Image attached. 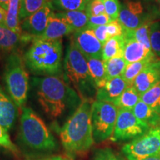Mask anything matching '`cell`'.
<instances>
[{
	"label": "cell",
	"instance_id": "1",
	"mask_svg": "<svg viewBox=\"0 0 160 160\" xmlns=\"http://www.w3.org/2000/svg\"><path fill=\"white\" fill-rule=\"evenodd\" d=\"M31 83L42 111L61 129V124H65L81 105L79 95L62 74L33 77Z\"/></svg>",
	"mask_w": 160,
	"mask_h": 160
},
{
	"label": "cell",
	"instance_id": "2",
	"mask_svg": "<svg viewBox=\"0 0 160 160\" xmlns=\"http://www.w3.org/2000/svg\"><path fill=\"white\" fill-rule=\"evenodd\" d=\"M92 103L91 100H82L75 113L60 129L62 144L70 155L85 153L94 142L91 125Z\"/></svg>",
	"mask_w": 160,
	"mask_h": 160
},
{
	"label": "cell",
	"instance_id": "3",
	"mask_svg": "<svg viewBox=\"0 0 160 160\" xmlns=\"http://www.w3.org/2000/svg\"><path fill=\"white\" fill-rule=\"evenodd\" d=\"M23 59L26 67L34 74L43 77L61 75L62 41L33 38Z\"/></svg>",
	"mask_w": 160,
	"mask_h": 160
},
{
	"label": "cell",
	"instance_id": "4",
	"mask_svg": "<svg viewBox=\"0 0 160 160\" xmlns=\"http://www.w3.org/2000/svg\"><path fill=\"white\" fill-rule=\"evenodd\" d=\"M19 138L23 148L32 153H50L58 148L57 141L45 122L31 108H22Z\"/></svg>",
	"mask_w": 160,
	"mask_h": 160
},
{
	"label": "cell",
	"instance_id": "5",
	"mask_svg": "<svg viewBox=\"0 0 160 160\" xmlns=\"http://www.w3.org/2000/svg\"><path fill=\"white\" fill-rule=\"evenodd\" d=\"M64 77L82 100H91L97 87L90 73L87 59L71 39L63 64Z\"/></svg>",
	"mask_w": 160,
	"mask_h": 160
},
{
	"label": "cell",
	"instance_id": "6",
	"mask_svg": "<svg viewBox=\"0 0 160 160\" xmlns=\"http://www.w3.org/2000/svg\"><path fill=\"white\" fill-rule=\"evenodd\" d=\"M24 59L19 53H12L7 58L4 79L11 98L18 108H22L29 91V77Z\"/></svg>",
	"mask_w": 160,
	"mask_h": 160
},
{
	"label": "cell",
	"instance_id": "7",
	"mask_svg": "<svg viewBox=\"0 0 160 160\" xmlns=\"http://www.w3.org/2000/svg\"><path fill=\"white\" fill-rule=\"evenodd\" d=\"M114 104L95 101L91 105V125L94 142L100 143L112 137L118 116Z\"/></svg>",
	"mask_w": 160,
	"mask_h": 160
},
{
	"label": "cell",
	"instance_id": "8",
	"mask_svg": "<svg viewBox=\"0 0 160 160\" xmlns=\"http://www.w3.org/2000/svg\"><path fill=\"white\" fill-rule=\"evenodd\" d=\"M128 160H144L160 153V125L125 144L122 148Z\"/></svg>",
	"mask_w": 160,
	"mask_h": 160
},
{
	"label": "cell",
	"instance_id": "9",
	"mask_svg": "<svg viewBox=\"0 0 160 160\" xmlns=\"http://www.w3.org/2000/svg\"><path fill=\"white\" fill-rule=\"evenodd\" d=\"M150 128L148 125L137 119L132 110L119 108L111 139L114 142L134 139L145 134Z\"/></svg>",
	"mask_w": 160,
	"mask_h": 160
},
{
	"label": "cell",
	"instance_id": "10",
	"mask_svg": "<svg viewBox=\"0 0 160 160\" xmlns=\"http://www.w3.org/2000/svg\"><path fill=\"white\" fill-rule=\"evenodd\" d=\"M118 20L125 30H136L150 22L148 16L145 13L142 4L139 1H127L122 6Z\"/></svg>",
	"mask_w": 160,
	"mask_h": 160
},
{
	"label": "cell",
	"instance_id": "11",
	"mask_svg": "<svg viewBox=\"0 0 160 160\" xmlns=\"http://www.w3.org/2000/svg\"><path fill=\"white\" fill-rule=\"evenodd\" d=\"M53 13L51 3L26 18L20 22V28L22 34L31 38H39L44 34L49 18Z\"/></svg>",
	"mask_w": 160,
	"mask_h": 160
},
{
	"label": "cell",
	"instance_id": "12",
	"mask_svg": "<svg viewBox=\"0 0 160 160\" xmlns=\"http://www.w3.org/2000/svg\"><path fill=\"white\" fill-rule=\"evenodd\" d=\"M71 39L85 57L102 59L103 45L95 36L93 30L87 28L76 32Z\"/></svg>",
	"mask_w": 160,
	"mask_h": 160
},
{
	"label": "cell",
	"instance_id": "13",
	"mask_svg": "<svg viewBox=\"0 0 160 160\" xmlns=\"http://www.w3.org/2000/svg\"><path fill=\"white\" fill-rule=\"evenodd\" d=\"M160 82V62L159 60L153 62L145 68L133 81V85L140 95Z\"/></svg>",
	"mask_w": 160,
	"mask_h": 160
},
{
	"label": "cell",
	"instance_id": "14",
	"mask_svg": "<svg viewBox=\"0 0 160 160\" xmlns=\"http://www.w3.org/2000/svg\"><path fill=\"white\" fill-rule=\"evenodd\" d=\"M123 36L125 37L123 57L128 64L156 58L155 54L151 50L148 49L145 45L137 41L134 38L125 33Z\"/></svg>",
	"mask_w": 160,
	"mask_h": 160
},
{
	"label": "cell",
	"instance_id": "15",
	"mask_svg": "<svg viewBox=\"0 0 160 160\" xmlns=\"http://www.w3.org/2000/svg\"><path fill=\"white\" fill-rule=\"evenodd\" d=\"M129 87L122 77L109 79L103 87L98 88L96 93L97 101L114 103L125 90Z\"/></svg>",
	"mask_w": 160,
	"mask_h": 160
},
{
	"label": "cell",
	"instance_id": "16",
	"mask_svg": "<svg viewBox=\"0 0 160 160\" xmlns=\"http://www.w3.org/2000/svg\"><path fill=\"white\" fill-rule=\"evenodd\" d=\"M17 106L0 86V125L9 131L17 118Z\"/></svg>",
	"mask_w": 160,
	"mask_h": 160
},
{
	"label": "cell",
	"instance_id": "17",
	"mask_svg": "<svg viewBox=\"0 0 160 160\" xmlns=\"http://www.w3.org/2000/svg\"><path fill=\"white\" fill-rule=\"evenodd\" d=\"M73 33L74 31L73 29L63 19L58 17L53 12L51 17L49 18L45 33L39 38L48 40H59L62 39V38L65 36Z\"/></svg>",
	"mask_w": 160,
	"mask_h": 160
},
{
	"label": "cell",
	"instance_id": "18",
	"mask_svg": "<svg viewBox=\"0 0 160 160\" xmlns=\"http://www.w3.org/2000/svg\"><path fill=\"white\" fill-rule=\"evenodd\" d=\"M55 14L63 19L73 29L74 33L88 28L90 18L88 11L57 12Z\"/></svg>",
	"mask_w": 160,
	"mask_h": 160
},
{
	"label": "cell",
	"instance_id": "19",
	"mask_svg": "<svg viewBox=\"0 0 160 160\" xmlns=\"http://www.w3.org/2000/svg\"><path fill=\"white\" fill-rule=\"evenodd\" d=\"M27 39H33V38L19 34L9 29L5 25H0V53L13 51L22 42Z\"/></svg>",
	"mask_w": 160,
	"mask_h": 160
},
{
	"label": "cell",
	"instance_id": "20",
	"mask_svg": "<svg viewBox=\"0 0 160 160\" xmlns=\"http://www.w3.org/2000/svg\"><path fill=\"white\" fill-rule=\"evenodd\" d=\"M132 111L137 119L148 125L151 128L160 125V114L142 100L136 105Z\"/></svg>",
	"mask_w": 160,
	"mask_h": 160
},
{
	"label": "cell",
	"instance_id": "21",
	"mask_svg": "<svg viewBox=\"0 0 160 160\" xmlns=\"http://www.w3.org/2000/svg\"><path fill=\"white\" fill-rule=\"evenodd\" d=\"M88 65L92 79L94 81L97 89L103 87L108 81L106 77L105 62L102 59L93 57H85Z\"/></svg>",
	"mask_w": 160,
	"mask_h": 160
},
{
	"label": "cell",
	"instance_id": "22",
	"mask_svg": "<svg viewBox=\"0 0 160 160\" xmlns=\"http://www.w3.org/2000/svg\"><path fill=\"white\" fill-rule=\"evenodd\" d=\"M125 37L124 36H117L108 40L103 45L102 60L107 61L112 58L117 57H123Z\"/></svg>",
	"mask_w": 160,
	"mask_h": 160
},
{
	"label": "cell",
	"instance_id": "23",
	"mask_svg": "<svg viewBox=\"0 0 160 160\" xmlns=\"http://www.w3.org/2000/svg\"><path fill=\"white\" fill-rule=\"evenodd\" d=\"M91 0H51L53 11L59 12L87 11Z\"/></svg>",
	"mask_w": 160,
	"mask_h": 160
},
{
	"label": "cell",
	"instance_id": "24",
	"mask_svg": "<svg viewBox=\"0 0 160 160\" xmlns=\"http://www.w3.org/2000/svg\"><path fill=\"white\" fill-rule=\"evenodd\" d=\"M141 100V95L133 86H129L115 102L118 108L133 110L136 105Z\"/></svg>",
	"mask_w": 160,
	"mask_h": 160
},
{
	"label": "cell",
	"instance_id": "25",
	"mask_svg": "<svg viewBox=\"0 0 160 160\" xmlns=\"http://www.w3.org/2000/svg\"><path fill=\"white\" fill-rule=\"evenodd\" d=\"M21 0H11L7 11L5 25L15 33L22 34L20 28L19 11Z\"/></svg>",
	"mask_w": 160,
	"mask_h": 160
},
{
	"label": "cell",
	"instance_id": "26",
	"mask_svg": "<svg viewBox=\"0 0 160 160\" xmlns=\"http://www.w3.org/2000/svg\"><path fill=\"white\" fill-rule=\"evenodd\" d=\"M157 61L156 58H152V59H148L142 60V61L137 62H133L128 64L126 66L125 71L122 77L125 80L126 82L129 86L133 85V81L136 77L147 66L151 65L153 62Z\"/></svg>",
	"mask_w": 160,
	"mask_h": 160
},
{
	"label": "cell",
	"instance_id": "27",
	"mask_svg": "<svg viewBox=\"0 0 160 160\" xmlns=\"http://www.w3.org/2000/svg\"><path fill=\"white\" fill-rule=\"evenodd\" d=\"M105 62V61H104ZM128 63L122 57L112 58L105 62V67L107 79L122 77Z\"/></svg>",
	"mask_w": 160,
	"mask_h": 160
},
{
	"label": "cell",
	"instance_id": "28",
	"mask_svg": "<svg viewBox=\"0 0 160 160\" xmlns=\"http://www.w3.org/2000/svg\"><path fill=\"white\" fill-rule=\"evenodd\" d=\"M50 3L51 0H21L19 11L20 22Z\"/></svg>",
	"mask_w": 160,
	"mask_h": 160
},
{
	"label": "cell",
	"instance_id": "29",
	"mask_svg": "<svg viewBox=\"0 0 160 160\" xmlns=\"http://www.w3.org/2000/svg\"><path fill=\"white\" fill-rule=\"evenodd\" d=\"M151 22H150L144 24L143 25H142L139 28L133 30V31L125 30L124 28L125 29L124 33L134 38L137 41L145 45L148 49L152 51L151 42H150V29H151Z\"/></svg>",
	"mask_w": 160,
	"mask_h": 160
},
{
	"label": "cell",
	"instance_id": "30",
	"mask_svg": "<svg viewBox=\"0 0 160 160\" xmlns=\"http://www.w3.org/2000/svg\"><path fill=\"white\" fill-rule=\"evenodd\" d=\"M141 100L160 114V82L143 93Z\"/></svg>",
	"mask_w": 160,
	"mask_h": 160
},
{
	"label": "cell",
	"instance_id": "31",
	"mask_svg": "<svg viewBox=\"0 0 160 160\" xmlns=\"http://www.w3.org/2000/svg\"><path fill=\"white\" fill-rule=\"evenodd\" d=\"M150 42L151 49L155 56L160 57V23H151L150 29Z\"/></svg>",
	"mask_w": 160,
	"mask_h": 160
},
{
	"label": "cell",
	"instance_id": "32",
	"mask_svg": "<svg viewBox=\"0 0 160 160\" xmlns=\"http://www.w3.org/2000/svg\"><path fill=\"white\" fill-rule=\"evenodd\" d=\"M105 5V13L108 16L111 21H115L119 18L122 5L119 0H102Z\"/></svg>",
	"mask_w": 160,
	"mask_h": 160
},
{
	"label": "cell",
	"instance_id": "33",
	"mask_svg": "<svg viewBox=\"0 0 160 160\" xmlns=\"http://www.w3.org/2000/svg\"><path fill=\"white\" fill-rule=\"evenodd\" d=\"M93 160H125L111 148L99 149L96 151Z\"/></svg>",
	"mask_w": 160,
	"mask_h": 160
},
{
	"label": "cell",
	"instance_id": "34",
	"mask_svg": "<svg viewBox=\"0 0 160 160\" xmlns=\"http://www.w3.org/2000/svg\"><path fill=\"white\" fill-rule=\"evenodd\" d=\"M0 146L9 150L13 153H17L16 145L11 141L8 131L0 125Z\"/></svg>",
	"mask_w": 160,
	"mask_h": 160
},
{
	"label": "cell",
	"instance_id": "35",
	"mask_svg": "<svg viewBox=\"0 0 160 160\" xmlns=\"http://www.w3.org/2000/svg\"><path fill=\"white\" fill-rule=\"evenodd\" d=\"M111 22L109 17L106 13L100 14L99 16H90L88 28L93 29L94 28L99 27V26L107 25Z\"/></svg>",
	"mask_w": 160,
	"mask_h": 160
},
{
	"label": "cell",
	"instance_id": "36",
	"mask_svg": "<svg viewBox=\"0 0 160 160\" xmlns=\"http://www.w3.org/2000/svg\"><path fill=\"white\" fill-rule=\"evenodd\" d=\"M124 31H125V29L118 19L115 21H111L107 25V32L109 39L117 37V36H122L124 34Z\"/></svg>",
	"mask_w": 160,
	"mask_h": 160
},
{
	"label": "cell",
	"instance_id": "37",
	"mask_svg": "<svg viewBox=\"0 0 160 160\" xmlns=\"http://www.w3.org/2000/svg\"><path fill=\"white\" fill-rule=\"evenodd\" d=\"M87 11L90 16H99L106 13L102 0H91Z\"/></svg>",
	"mask_w": 160,
	"mask_h": 160
},
{
	"label": "cell",
	"instance_id": "38",
	"mask_svg": "<svg viewBox=\"0 0 160 160\" xmlns=\"http://www.w3.org/2000/svg\"><path fill=\"white\" fill-rule=\"evenodd\" d=\"M94 32V34L99 41L102 44V45H105L106 42L110 39L108 34L107 32V25H102L99 26V27L94 28L91 29Z\"/></svg>",
	"mask_w": 160,
	"mask_h": 160
},
{
	"label": "cell",
	"instance_id": "39",
	"mask_svg": "<svg viewBox=\"0 0 160 160\" xmlns=\"http://www.w3.org/2000/svg\"><path fill=\"white\" fill-rule=\"evenodd\" d=\"M6 16H7V11L0 7V25H5Z\"/></svg>",
	"mask_w": 160,
	"mask_h": 160
},
{
	"label": "cell",
	"instance_id": "40",
	"mask_svg": "<svg viewBox=\"0 0 160 160\" xmlns=\"http://www.w3.org/2000/svg\"><path fill=\"white\" fill-rule=\"evenodd\" d=\"M11 0H0V7L2 8L5 11H8V9L9 3Z\"/></svg>",
	"mask_w": 160,
	"mask_h": 160
},
{
	"label": "cell",
	"instance_id": "41",
	"mask_svg": "<svg viewBox=\"0 0 160 160\" xmlns=\"http://www.w3.org/2000/svg\"><path fill=\"white\" fill-rule=\"evenodd\" d=\"M41 160H71V159H67V158L62 157H53L51 158H48V159H44Z\"/></svg>",
	"mask_w": 160,
	"mask_h": 160
},
{
	"label": "cell",
	"instance_id": "42",
	"mask_svg": "<svg viewBox=\"0 0 160 160\" xmlns=\"http://www.w3.org/2000/svg\"><path fill=\"white\" fill-rule=\"evenodd\" d=\"M144 160H160V153L155 156H152V157H150Z\"/></svg>",
	"mask_w": 160,
	"mask_h": 160
},
{
	"label": "cell",
	"instance_id": "43",
	"mask_svg": "<svg viewBox=\"0 0 160 160\" xmlns=\"http://www.w3.org/2000/svg\"><path fill=\"white\" fill-rule=\"evenodd\" d=\"M6 151H9V150L6 149L5 148L0 146V157H1L2 155H3V153H5Z\"/></svg>",
	"mask_w": 160,
	"mask_h": 160
},
{
	"label": "cell",
	"instance_id": "44",
	"mask_svg": "<svg viewBox=\"0 0 160 160\" xmlns=\"http://www.w3.org/2000/svg\"><path fill=\"white\" fill-rule=\"evenodd\" d=\"M159 13H160V0L159 1Z\"/></svg>",
	"mask_w": 160,
	"mask_h": 160
},
{
	"label": "cell",
	"instance_id": "45",
	"mask_svg": "<svg viewBox=\"0 0 160 160\" xmlns=\"http://www.w3.org/2000/svg\"><path fill=\"white\" fill-rule=\"evenodd\" d=\"M159 62H160V60H159Z\"/></svg>",
	"mask_w": 160,
	"mask_h": 160
}]
</instances>
